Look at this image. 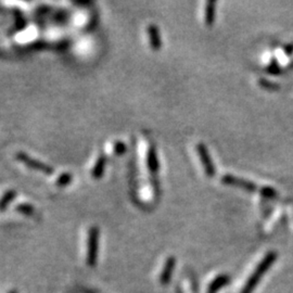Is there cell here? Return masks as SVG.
<instances>
[{"label":"cell","mask_w":293,"mask_h":293,"mask_svg":"<svg viewBox=\"0 0 293 293\" xmlns=\"http://www.w3.org/2000/svg\"><path fill=\"white\" fill-rule=\"evenodd\" d=\"M148 166L151 171L155 172L156 170L159 169V165H158V160H156V156L154 153V150L151 149L149 150V153H148Z\"/></svg>","instance_id":"obj_6"},{"label":"cell","mask_w":293,"mask_h":293,"mask_svg":"<svg viewBox=\"0 0 293 293\" xmlns=\"http://www.w3.org/2000/svg\"><path fill=\"white\" fill-rule=\"evenodd\" d=\"M17 211L24 214V215H32L34 213V206L28 203H23L17 206Z\"/></svg>","instance_id":"obj_8"},{"label":"cell","mask_w":293,"mask_h":293,"mask_svg":"<svg viewBox=\"0 0 293 293\" xmlns=\"http://www.w3.org/2000/svg\"><path fill=\"white\" fill-rule=\"evenodd\" d=\"M148 33H149V38L151 41V46H152L153 49H159L161 46V39L159 35V30L155 28L154 25H150L148 28Z\"/></svg>","instance_id":"obj_4"},{"label":"cell","mask_w":293,"mask_h":293,"mask_svg":"<svg viewBox=\"0 0 293 293\" xmlns=\"http://www.w3.org/2000/svg\"><path fill=\"white\" fill-rule=\"evenodd\" d=\"M126 151V146H125L121 141H117V144H114V152L117 154H123Z\"/></svg>","instance_id":"obj_9"},{"label":"cell","mask_w":293,"mask_h":293,"mask_svg":"<svg viewBox=\"0 0 293 293\" xmlns=\"http://www.w3.org/2000/svg\"><path fill=\"white\" fill-rule=\"evenodd\" d=\"M99 249V229L97 227H91L88 234V252H87V263L93 266L97 262Z\"/></svg>","instance_id":"obj_1"},{"label":"cell","mask_w":293,"mask_h":293,"mask_svg":"<svg viewBox=\"0 0 293 293\" xmlns=\"http://www.w3.org/2000/svg\"><path fill=\"white\" fill-rule=\"evenodd\" d=\"M10 293H17V292H15V291H11Z\"/></svg>","instance_id":"obj_10"},{"label":"cell","mask_w":293,"mask_h":293,"mask_svg":"<svg viewBox=\"0 0 293 293\" xmlns=\"http://www.w3.org/2000/svg\"><path fill=\"white\" fill-rule=\"evenodd\" d=\"M17 159L22 162V163H24L28 167H29V169L35 170V171H39L41 173H45L46 175H51L52 173H54V169H52V167L43 163V162H40L38 160L30 158L29 155H28L24 152H18Z\"/></svg>","instance_id":"obj_2"},{"label":"cell","mask_w":293,"mask_h":293,"mask_svg":"<svg viewBox=\"0 0 293 293\" xmlns=\"http://www.w3.org/2000/svg\"><path fill=\"white\" fill-rule=\"evenodd\" d=\"M106 164H107L106 155L101 154L98 158V160L96 162V165L92 170V177H93V178H96V179L101 178L103 173H104V169H106Z\"/></svg>","instance_id":"obj_3"},{"label":"cell","mask_w":293,"mask_h":293,"mask_svg":"<svg viewBox=\"0 0 293 293\" xmlns=\"http://www.w3.org/2000/svg\"><path fill=\"white\" fill-rule=\"evenodd\" d=\"M72 180H73V176L70 174V173H64V174H62L59 178H58L57 186L65 187L67 185H70Z\"/></svg>","instance_id":"obj_7"},{"label":"cell","mask_w":293,"mask_h":293,"mask_svg":"<svg viewBox=\"0 0 293 293\" xmlns=\"http://www.w3.org/2000/svg\"><path fill=\"white\" fill-rule=\"evenodd\" d=\"M17 196L15 190H8L4 195L0 199V211H4L8 206L9 203L13 201V199Z\"/></svg>","instance_id":"obj_5"}]
</instances>
